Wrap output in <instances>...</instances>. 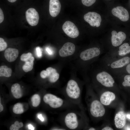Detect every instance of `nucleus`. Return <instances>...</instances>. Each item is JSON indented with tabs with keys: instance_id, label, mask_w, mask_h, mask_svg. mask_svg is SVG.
Instances as JSON below:
<instances>
[{
	"instance_id": "obj_1",
	"label": "nucleus",
	"mask_w": 130,
	"mask_h": 130,
	"mask_svg": "<svg viewBox=\"0 0 130 130\" xmlns=\"http://www.w3.org/2000/svg\"><path fill=\"white\" fill-rule=\"evenodd\" d=\"M130 35V28L110 24L99 38L106 52L116 48L128 41Z\"/></svg>"
},
{
	"instance_id": "obj_2",
	"label": "nucleus",
	"mask_w": 130,
	"mask_h": 130,
	"mask_svg": "<svg viewBox=\"0 0 130 130\" xmlns=\"http://www.w3.org/2000/svg\"><path fill=\"white\" fill-rule=\"evenodd\" d=\"M105 11L110 24L130 28V11L117 1L105 6Z\"/></svg>"
},
{
	"instance_id": "obj_3",
	"label": "nucleus",
	"mask_w": 130,
	"mask_h": 130,
	"mask_svg": "<svg viewBox=\"0 0 130 130\" xmlns=\"http://www.w3.org/2000/svg\"><path fill=\"white\" fill-rule=\"evenodd\" d=\"M105 7H100L96 11L88 12L83 17L84 20L90 26L95 28L97 35L99 38L110 25L106 16Z\"/></svg>"
},
{
	"instance_id": "obj_4",
	"label": "nucleus",
	"mask_w": 130,
	"mask_h": 130,
	"mask_svg": "<svg viewBox=\"0 0 130 130\" xmlns=\"http://www.w3.org/2000/svg\"><path fill=\"white\" fill-rule=\"evenodd\" d=\"M98 65L111 74L123 68L130 62V56L113 58L104 55L99 58Z\"/></svg>"
},
{
	"instance_id": "obj_5",
	"label": "nucleus",
	"mask_w": 130,
	"mask_h": 130,
	"mask_svg": "<svg viewBox=\"0 0 130 130\" xmlns=\"http://www.w3.org/2000/svg\"><path fill=\"white\" fill-rule=\"evenodd\" d=\"M63 93L66 100L72 104L80 107L81 91L75 80L73 79L69 80Z\"/></svg>"
},
{
	"instance_id": "obj_6",
	"label": "nucleus",
	"mask_w": 130,
	"mask_h": 130,
	"mask_svg": "<svg viewBox=\"0 0 130 130\" xmlns=\"http://www.w3.org/2000/svg\"><path fill=\"white\" fill-rule=\"evenodd\" d=\"M105 52L106 51L99 38L93 46L82 51L79 56L83 61L90 62L98 60L101 55Z\"/></svg>"
},
{
	"instance_id": "obj_7",
	"label": "nucleus",
	"mask_w": 130,
	"mask_h": 130,
	"mask_svg": "<svg viewBox=\"0 0 130 130\" xmlns=\"http://www.w3.org/2000/svg\"><path fill=\"white\" fill-rule=\"evenodd\" d=\"M44 102L52 108L58 109H71L78 106L74 105L66 99L64 100L59 97L50 93L45 94L43 98Z\"/></svg>"
},
{
	"instance_id": "obj_8",
	"label": "nucleus",
	"mask_w": 130,
	"mask_h": 130,
	"mask_svg": "<svg viewBox=\"0 0 130 130\" xmlns=\"http://www.w3.org/2000/svg\"><path fill=\"white\" fill-rule=\"evenodd\" d=\"M95 79L98 83L104 87H114L115 82L112 74L109 71L98 65L94 71Z\"/></svg>"
},
{
	"instance_id": "obj_9",
	"label": "nucleus",
	"mask_w": 130,
	"mask_h": 130,
	"mask_svg": "<svg viewBox=\"0 0 130 130\" xmlns=\"http://www.w3.org/2000/svg\"><path fill=\"white\" fill-rule=\"evenodd\" d=\"M79 111L71 110L64 115L62 122L66 129L78 130L81 124V116Z\"/></svg>"
},
{
	"instance_id": "obj_10",
	"label": "nucleus",
	"mask_w": 130,
	"mask_h": 130,
	"mask_svg": "<svg viewBox=\"0 0 130 130\" xmlns=\"http://www.w3.org/2000/svg\"><path fill=\"white\" fill-rule=\"evenodd\" d=\"M130 54V42H126L116 48L106 52L107 57L113 58H120Z\"/></svg>"
},
{
	"instance_id": "obj_11",
	"label": "nucleus",
	"mask_w": 130,
	"mask_h": 130,
	"mask_svg": "<svg viewBox=\"0 0 130 130\" xmlns=\"http://www.w3.org/2000/svg\"><path fill=\"white\" fill-rule=\"evenodd\" d=\"M90 111L91 115L96 117L103 116L105 112L104 106L97 100H94L91 102L90 106Z\"/></svg>"
},
{
	"instance_id": "obj_12",
	"label": "nucleus",
	"mask_w": 130,
	"mask_h": 130,
	"mask_svg": "<svg viewBox=\"0 0 130 130\" xmlns=\"http://www.w3.org/2000/svg\"><path fill=\"white\" fill-rule=\"evenodd\" d=\"M62 28L65 34L70 38H76L79 35V32L77 27L70 21H65L63 25Z\"/></svg>"
},
{
	"instance_id": "obj_13",
	"label": "nucleus",
	"mask_w": 130,
	"mask_h": 130,
	"mask_svg": "<svg viewBox=\"0 0 130 130\" xmlns=\"http://www.w3.org/2000/svg\"><path fill=\"white\" fill-rule=\"evenodd\" d=\"M26 17L28 23L31 26H35L38 24L39 15L34 8H31L28 9L26 12Z\"/></svg>"
},
{
	"instance_id": "obj_14",
	"label": "nucleus",
	"mask_w": 130,
	"mask_h": 130,
	"mask_svg": "<svg viewBox=\"0 0 130 130\" xmlns=\"http://www.w3.org/2000/svg\"><path fill=\"white\" fill-rule=\"evenodd\" d=\"M75 46L73 43L70 42L65 43L59 50L58 53L61 57H64L71 55L75 52Z\"/></svg>"
},
{
	"instance_id": "obj_15",
	"label": "nucleus",
	"mask_w": 130,
	"mask_h": 130,
	"mask_svg": "<svg viewBox=\"0 0 130 130\" xmlns=\"http://www.w3.org/2000/svg\"><path fill=\"white\" fill-rule=\"evenodd\" d=\"M61 7V3L59 0H50L49 10L50 14L52 16H57L60 12Z\"/></svg>"
},
{
	"instance_id": "obj_16",
	"label": "nucleus",
	"mask_w": 130,
	"mask_h": 130,
	"mask_svg": "<svg viewBox=\"0 0 130 130\" xmlns=\"http://www.w3.org/2000/svg\"><path fill=\"white\" fill-rule=\"evenodd\" d=\"M19 51L16 49L9 48L5 50L4 56L5 59L9 62L15 61L19 55Z\"/></svg>"
},
{
	"instance_id": "obj_17",
	"label": "nucleus",
	"mask_w": 130,
	"mask_h": 130,
	"mask_svg": "<svg viewBox=\"0 0 130 130\" xmlns=\"http://www.w3.org/2000/svg\"><path fill=\"white\" fill-rule=\"evenodd\" d=\"M115 124L118 129H121L125 125L126 123L125 114L123 111H120L116 114L114 118Z\"/></svg>"
},
{
	"instance_id": "obj_18",
	"label": "nucleus",
	"mask_w": 130,
	"mask_h": 130,
	"mask_svg": "<svg viewBox=\"0 0 130 130\" xmlns=\"http://www.w3.org/2000/svg\"><path fill=\"white\" fill-rule=\"evenodd\" d=\"M46 77L49 81L51 83L56 82L59 77V74L56 70L51 67H48L46 69Z\"/></svg>"
},
{
	"instance_id": "obj_19",
	"label": "nucleus",
	"mask_w": 130,
	"mask_h": 130,
	"mask_svg": "<svg viewBox=\"0 0 130 130\" xmlns=\"http://www.w3.org/2000/svg\"><path fill=\"white\" fill-rule=\"evenodd\" d=\"M116 98L114 94L110 91H107L103 93L101 95L100 100L102 104L108 105L114 100Z\"/></svg>"
},
{
	"instance_id": "obj_20",
	"label": "nucleus",
	"mask_w": 130,
	"mask_h": 130,
	"mask_svg": "<svg viewBox=\"0 0 130 130\" xmlns=\"http://www.w3.org/2000/svg\"><path fill=\"white\" fill-rule=\"evenodd\" d=\"M11 91L13 96L18 99L21 98L22 93L20 84L17 83L13 84L11 88Z\"/></svg>"
},
{
	"instance_id": "obj_21",
	"label": "nucleus",
	"mask_w": 130,
	"mask_h": 130,
	"mask_svg": "<svg viewBox=\"0 0 130 130\" xmlns=\"http://www.w3.org/2000/svg\"><path fill=\"white\" fill-rule=\"evenodd\" d=\"M12 69L5 65L1 66L0 67V76L9 77L11 76Z\"/></svg>"
},
{
	"instance_id": "obj_22",
	"label": "nucleus",
	"mask_w": 130,
	"mask_h": 130,
	"mask_svg": "<svg viewBox=\"0 0 130 130\" xmlns=\"http://www.w3.org/2000/svg\"><path fill=\"white\" fill-rule=\"evenodd\" d=\"M34 59V57L32 56L30 60L25 62V63L22 67V69L24 72H27L32 70Z\"/></svg>"
},
{
	"instance_id": "obj_23",
	"label": "nucleus",
	"mask_w": 130,
	"mask_h": 130,
	"mask_svg": "<svg viewBox=\"0 0 130 130\" xmlns=\"http://www.w3.org/2000/svg\"><path fill=\"white\" fill-rule=\"evenodd\" d=\"M14 113L17 114H20L24 112V109L23 104L20 103H17L15 104L13 108Z\"/></svg>"
},
{
	"instance_id": "obj_24",
	"label": "nucleus",
	"mask_w": 130,
	"mask_h": 130,
	"mask_svg": "<svg viewBox=\"0 0 130 130\" xmlns=\"http://www.w3.org/2000/svg\"><path fill=\"white\" fill-rule=\"evenodd\" d=\"M32 105L34 107L38 106L40 104L41 98L40 96L38 94H36L33 95L31 98Z\"/></svg>"
},
{
	"instance_id": "obj_25",
	"label": "nucleus",
	"mask_w": 130,
	"mask_h": 130,
	"mask_svg": "<svg viewBox=\"0 0 130 130\" xmlns=\"http://www.w3.org/2000/svg\"><path fill=\"white\" fill-rule=\"evenodd\" d=\"M82 4L84 6L87 7L91 6L98 2H102V0H81Z\"/></svg>"
},
{
	"instance_id": "obj_26",
	"label": "nucleus",
	"mask_w": 130,
	"mask_h": 130,
	"mask_svg": "<svg viewBox=\"0 0 130 130\" xmlns=\"http://www.w3.org/2000/svg\"><path fill=\"white\" fill-rule=\"evenodd\" d=\"M123 81L122 85L124 87H130V74L124 75V76Z\"/></svg>"
},
{
	"instance_id": "obj_27",
	"label": "nucleus",
	"mask_w": 130,
	"mask_h": 130,
	"mask_svg": "<svg viewBox=\"0 0 130 130\" xmlns=\"http://www.w3.org/2000/svg\"><path fill=\"white\" fill-rule=\"evenodd\" d=\"M32 56V53L30 52L23 53L20 57V59L22 61L25 62L30 60Z\"/></svg>"
},
{
	"instance_id": "obj_28",
	"label": "nucleus",
	"mask_w": 130,
	"mask_h": 130,
	"mask_svg": "<svg viewBox=\"0 0 130 130\" xmlns=\"http://www.w3.org/2000/svg\"><path fill=\"white\" fill-rule=\"evenodd\" d=\"M7 47V44L4 39L2 38H0V51H1L5 50Z\"/></svg>"
},
{
	"instance_id": "obj_29",
	"label": "nucleus",
	"mask_w": 130,
	"mask_h": 130,
	"mask_svg": "<svg viewBox=\"0 0 130 130\" xmlns=\"http://www.w3.org/2000/svg\"><path fill=\"white\" fill-rule=\"evenodd\" d=\"M105 6L112 4L117 1V0H102Z\"/></svg>"
},
{
	"instance_id": "obj_30",
	"label": "nucleus",
	"mask_w": 130,
	"mask_h": 130,
	"mask_svg": "<svg viewBox=\"0 0 130 130\" xmlns=\"http://www.w3.org/2000/svg\"><path fill=\"white\" fill-rule=\"evenodd\" d=\"M36 52L37 57L38 58H40L42 56V52L40 48L37 47L36 48Z\"/></svg>"
},
{
	"instance_id": "obj_31",
	"label": "nucleus",
	"mask_w": 130,
	"mask_h": 130,
	"mask_svg": "<svg viewBox=\"0 0 130 130\" xmlns=\"http://www.w3.org/2000/svg\"><path fill=\"white\" fill-rule=\"evenodd\" d=\"M41 77L43 79L46 78V70L42 71L40 73Z\"/></svg>"
},
{
	"instance_id": "obj_32",
	"label": "nucleus",
	"mask_w": 130,
	"mask_h": 130,
	"mask_svg": "<svg viewBox=\"0 0 130 130\" xmlns=\"http://www.w3.org/2000/svg\"><path fill=\"white\" fill-rule=\"evenodd\" d=\"M4 16L2 10L0 8V23H1L3 21Z\"/></svg>"
},
{
	"instance_id": "obj_33",
	"label": "nucleus",
	"mask_w": 130,
	"mask_h": 130,
	"mask_svg": "<svg viewBox=\"0 0 130 130\" xmlns=\"http://www.w3.org/2000/svg\"><path fill=\"white\" fill-rule=\"evenodd\" d=\"M38 118L39 119L42 121H43L44 120V119L42 116V114H39L38 116Z\"/></svg>"
},
{
	"instance_id": "obj_34",
	"label": "nucleus",
	"mask_w": 130,
	"mask_h": 130,
	"mask_svg": "<svg viewBox=\"0 0 130 130\" xmlns=\"http://www.w3.org/2000/svg\"><path fill=\"white\" fill-rule=\"evenodd\" d=\"M102 130H113V129L112 128L109 127H105L103 129H102Z\"/></svg>"
},
{
	"instance_id": "obj_35",
	"label": "nucleus",
	"mask_w": 130,
	"mask_h": 130,
	"mask_svg": "<svg viewBox=\"0 0 130 130\" xmlns=\"http://www.w3.org/2000/svg\"><path fill=\"white\" fill-rule=\"evenodd\" d=\"M0 100V112H2L3 110V107L1 103Z\"/></svg>"
},
{
	"instance_id": "obj_36",
	"label": "nucleus",
	"mask_w": 130,
	"mask_h": 130,
	"mask_svg": "<svg viewBox=\"0 0 130 130\" xmlns=\"http://www.w3.org/2000/svg\"><path fill=\"white\" fill-rule=\"evenodd\" d=\"M127 7L130 11V0H129V2L128 3V6Z\"/></svg>"
},
{
	"instance_id": "obj_37",
	"label": "nucleus",
	"mask_w": 130,
	"mask_h": 130,
	"mask_svg": "<svg viewBox=\"0 0 130 130\" xmlns=\"http://www.w3.org/2000/svg\"><path fill=\"white\" fill-rule=\"evenodd\" d=\"M28 128L29 129H31V130H34V128L30 124L28 125Z\"/></svg>"
},
{
	"instance_id": "obj_38",
	"label": "nucleus",
	"mask_w": 130,
	"mask_h": 130,
	"mask_svg": "<svg viewBox=\"0 0 130 130\" xmlns=\"http://www.w3.org/2000/svg\"><path fill=\"white\" fill-rule=\"evenodd\" d=\"M46 50L49 54H52L51 52V50H50V49H49L47 48L46 49Z\"/></svg>"
},
{
	"instance_id": "obj_39",
	"label": "nucleus",
	"mask_w": 130,
	"mask_h": 130,
	"mask_svg": "<svg viewBox=\"0 0 130 130\" xmlns=\"http://www.w3.org/2000/svg\"><path fill=\"white\" fill-rule=\"evenodd\" d=\"M17 0H7L10 2L13 3L15 2Z\"/></svg>"
},
{
	"instance_id": "obj_40",
	"label": "nucleus",
	"mask_w": 130,
	"mask_h": 130,
	"mask_svg": "<svg viewBox=\"0 0 130 130\" xmlns=\"http://www.w3.org/2000/svg\"><path fill=\"white\" fill-rule=\"evenodd\" d=\"M19 124V122L18 121H15L14 123V124L15 125H18Z\"/></svg>"
},
{
	"instance_id": "obj_41",
	"label": "nucleus",
	"mask_w": 130,
	"mask_h": 130,
	"mask_svg": "<svg viewBox=\"0 0 130 130\" xmlns=\"http://www.w3.org/2000/svg\"><path fill=\"white\" fill-rule=\"evenodd\" d=\"M88 130H96V129L95 128H94L93 127H91V128H89V129Z\"/></svg>"
},
{
	"instance_id": "obj_42",
	"label": "nucleus",
	"mask_w": 130,
	"mask_h": 130,
	"mask_svg": "<svg viewBox=\"0 0 130 130\" xmlns=\"http://www.w3.org/2000/svg\"><path fill=\"white\" fill-rule=\"evenodd\" d=\"M127 117L128 118L130 119V114H128L127 115Z\"/></svg>"
},
{
	"instance_id": "obj_43",
	"label": "nucleus",
	"mask_w": 130,
	"mask_h": 130,
	"mask_svg": "<svg viewBox=\"0 0 130 130\" xmlns=\"http://www.w3.org/2000/svg\"><path fill=\"white\" fill-rule=\"evenodd\" d=\"M128 41L130 42V37H129V40Z\"/></svg>"
}]
</instances>
